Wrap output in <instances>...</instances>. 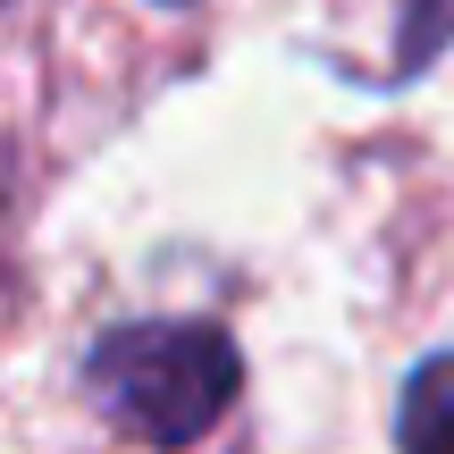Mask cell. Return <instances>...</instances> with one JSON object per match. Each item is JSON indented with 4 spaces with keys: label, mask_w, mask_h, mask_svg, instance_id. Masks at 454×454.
I'll return each mask as SVG.
<instances>
[{
    "label": "cell",
    "mask_w": 454,
    "mask_h": 454,
    "mask_svg": "<svg viewBox=\"0 0 454 454\" xmlns=\"http://www.w3.org/2000/svg\"><path fill=\"white\" fill-rule=\"evenodd\" d=\"M76 387L118 438L152 454H185L236 412L244 395V345L219 320H110L76 362Z\"/></svg>",
    "instance_id": "obj_1"
},
{
    "label": "cell",
    "mask_w": 454,
    "mask_h": 454,
    "mask_svg": "<svg viewBox=\"0 0 454 454\" xmlns=\"http://www.w3.org/2000/svg\"><path fill=\"white\" fill-rule=\"evenodd\" d=\"M395 454H454V345L421 354L395 387Z\"/></svg>",
    "instance_id": "obj_2"
},
{
    "label": "cell",
    "mask_w": 454,
    "mask_h": 454,
    "mask_svg": "<svg viewBox=\"0 0 454 454\" xmlns=\"http://www.w3.org/2000/svg\"><path fill=\"white\" fill-rule=\"evenodd\" d=\"M454 43V0H395V67L387 76H421Z\"/></svg>",
    "instance_id": "obj_3"
},
{
    "label": "cell",
    "mask_w": 454,
    "mask_h": 454,
    "mask_svg": "<svg viewBox=\"0 0 454 454\" xmlns=\"http://www.w3.org/2000/svg\"><path fill=\"white\" fill-rule=\"evenodd\" d=\"M152 9H194V0H152Z\"/></svg>",
    "instance_id": "obj_4"
}]
</instances>
